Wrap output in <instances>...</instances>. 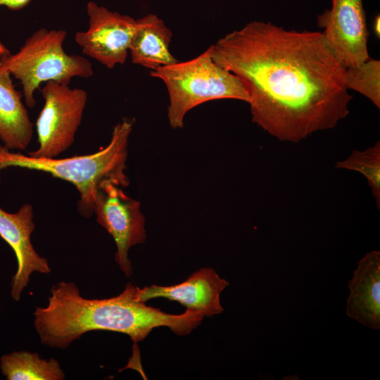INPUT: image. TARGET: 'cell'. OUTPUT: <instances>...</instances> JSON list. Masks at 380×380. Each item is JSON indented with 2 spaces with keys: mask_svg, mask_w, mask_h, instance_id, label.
Segmentation results:
<instances>
[{
  "mask_svg": "<svg viewBox=\"0 0 380 380\" xmlns=\"http://www.w3.org/2000/svg\"><path fill=\"white\" fill-rule=\"evenodd\" d=\"M134 121L124 118L113 127L109 144L96 153L65 158H36L12 152L0 144V172L10 167L39 170L70 182L80 193L78 210L89 218L93 213L100 186L110 181L127 187L129 184L125 170L127 147ZM1 183V177H0Z\"/></svg>",
  "mask_w": 380,
  "mask_h": 380,
  "instance_id": "cell-3",
  "label": "cell"
},
{
  "mask_svg": "<svg viewBox=\"0 0 380 380\" xmlns=\"http://www.w3.org/2000/svg\"><path fill=\"white\" fill-rule=\"evenodd\" d=\"M113 182L103 183L96 195L93 213L97 222L113 238L117 251L115 259L126 277L132 274L128 252L146 240L145 217L140 203L128 196Z\"/></svg>",
  "mask_w": 380,
  "mask_h": 380,
  "instance_id": "cell-7",
  "label": "cell"
},
{
  "mask_svg": "<svg viewBox=\"0 0 380 380\" xmlns=\"http://www.w3.org/2000/svg\"><path fill=\"white\" fill-rule=\"evenodd\" d=\"M379 25H380V18H379V15H376L374 22V33L376 36L378 37H379V35H380Z\"/></svg>",
  "mask_w": 380,
  "mask_h": 380,
  "instance_id": "cell-19",
  "label": "cell"
},
{
  "mask_svg": "<svg viewBox=\"0 0 380 380\" xmlns=\"http://www.w3.org/2000/svg\"><path fill=\"white\" fill-rule=\"evenodd\" d=\"M229 285V282L221 278L215 270L205 267L194 272L186 281L176 285L138 287L137 297L143 303L157 298L177 301L186 309L210 317L224 311L220 296Z\"/></svg>",
  "mask_w": 380,
  "mask_h": 380,
  "instance_id": "cell-11",
  "label": "cell"
},
{
  "mask_svg": "<svg viewBox=\"0 0 380 380\" xmlns=\"http://www.w3.org/2000/svg\"><path fill=\"white\" fill-rule=\"evenodd\" d=\"M11 74L0 70V139L11 150L27 148L33 135V125Z\"/></svg>",
  "mask_w": 380,
  "mask_h": 380,
  "instance_id": "cell-14",
  "label": "cell"
},
{
  "mask_svg": "<svg viewBox=\"0 0 380 380\" xmlns=\"http://www.w3.org/2000/svg\"><path fill=\"white\" fill-rule=\"evenodd\" d=\"M346 87L357 91L380 108V61L369 58L362 64L346 68Z\"/></svg>",
  "mask_w": 380,
  "mask_h": 380,
  "instance_id": "cell-17",
  "label": "cell"
},
{
  "mask_svg": "<svg viewBox=\"0 0 380 380\" xmlns=\"http://www.w3.org/2000/svg\"><path fill=\"white\" fill-rule=\"evenodd\" d=\"M339 169L362 173L367 179L372 194L380 207V143L363 151H353L347 158L336 164Z\"/></svg>",
  "mask_w": 380,
  "mask_h": 380,
  "instance_id": "cell-16",
  "label": "cell"
},
{
  "mask_svg": "<svg viewBox=\"0 0 380 380\" xmlns=\"http://www.w3.org/2000/svg\"><path fill=\"white\" fill-rule=\"evenodd\" d=\"M33 208L25 203L14 213L0 207V236L13 249L18 262L12 277L11 295L18 301L23 289L27 286L33 272L48 274L51 272L48 260L40 256L31 242V234L35 224Z\"/></svg>",
  "mask_w": 380,
  "mask_h": 380,
  "instance_id": "cell-10",
  "label": "cell"
},
{
  "mask_svg": "<svg viewBox=\"0 0 380 380\" xmlns=\"http://www.w3.org/2000/svg\"><path fill=\"white\" fill-rule=\"evenodd\" d=\"M32 0H0V6H4L11 10H20L25 8ZM10 50L0 40V58L11 54Z\"/></svg>",
  "mask_w": 380,
  "mask_h": 380,
  "instance_id": "cell-18",
  "label": "cell"
},
{
  "mask_svg": "<svg viewBox=\"0 0 380 380\" xmlns=\"http://www.w3.org/2000/svg\"><path fill=\"white\" fill-rule=\"evenodd\" d=\"M331 8L317 16L318 26L345 68L358 66L370 58L369 31L362 0H331Z\"/></svg>",
  "mask_w": 380,
  "mask_h": 380,
  "instance_id": "cell-9",
  "label": "cell"
},
{
  "mask_svg": "<svg viewBox=\"0 0 380 380\" xmlns=\"http://www.w3.org/2000/svg\"><path fill=\"white\" fill-rule=\"evenodd\" d=\"M210 47L243 84L253 122L281 141L332 129L349 113L346 68L322 32L255 20Z\"/></svg>",
  "mask_w": 380,
  "mask_h": 380,
  "instance_id": "cell-1",
  "label": "cell"
},
{
  "mask_svg": "<svg viewBox=\"0 0 380 380\" xmlns=\"http://www.w3.org/2000/svg\"><path fill=\"white\" fill-rule=\"evenodd\" d=\"M66 36L63 30L41 28L25 40L17 53L0 58V70L20 82L27 107L34 106V92L43 82L69 84L73 77L93 75L92 64L87 58L64 51Z\"/></svg>",
  "mask_w": 380,
  "mask_h": 380,
  "instance_id": "cell-5",
  "label": "cell"
},
{
  "mask_svg": "<svg viewBox=\"0 0 380 380\" xmlns=\"http://www.w3.org/2000/svg\"><path fill=\"white\" fill-rule=\"evenodd\" d=\"M89 27L77 32L75 42L82 52L109 69L124 64L137 27V19L111 11L94 1L86 6Z\"/></svg>",
  "mask_w": 380,
  "mask_h": 380,
  "instance_id": "cell-8",
  "label": "cell"
},
{
  "mask_svg": "<svg viewBox=\"0 0 380 380\" xmlns=\"http://www.w3.org/2000/svg\"><path fill=\"white\" fill-rule=\"evenodd\" d=\"M346 312L372 329H380V252L372 251L360 260L348 282Z\"/></svg>",
  "mask_w": 380,
  "mask_h": 380,
  "instance_id": "cell-12",
  "label": "cell"
},
{
  "mask_svg": "<svg viewBox=\"0 0 380 380\" xmlns=\"http://www.w3.org/2000/svg\"><path fill=\"white\" fill-rule=\"evenodd\" d=\"M3 375L8 380H63L65 374L58 360H44L38 353L15 351L0 359Z\"/></svg>",
  "mask_w": 380,
  "mask_h": 380,
  "instance_id": "cell-15",
  "label": "cell"
},
{
  "mask_svg": "<svg viewBox=\"0 0 380 380\" xmlns=\"http://www.w3.org/2000/svg\"><path fill=\"white\" fill-rule=\"evenodd\" d=\"M44 106L36 120L39 147L28 155L57 158L73 143L87 102L86 91L53 81L42 89Z\"/></svg>",
  "mask_w": 380,
  "mask_h": 380,
  "instance_id": "cell-6",
  "label": "cell"
},
{
  "mask_svg": "<svg viewBox=\"0 0 380 380\" xmlns=\"http://www.w3.org/2000/svg\"><path fill=\"white\" fill-rule=\"evenodd\" d=\"M137 286L128 283L118 296L103 299L82 297L74 282L61 281L50 289L46 307H37L34 324L42 344L65 349L84 334L106 330L128 335L137 343L159 327L186 335L201 324L198 312L165 313L139 300Z\"/></svg>",
  "mask_w": 380,
  "mask_h": 380,
  "instance_id": "cell-2",
  "label": "cell"
},
{
  "mask_svg": "<svg viewBox=\"0 0 380 380\" xmlns=\"http://www.w3.org/2000/svg\"><path fill=\"white\" fill-rule=\"evenodd\" d=\"M150 75L166 86L167 118L174 129L183 127L187 112L205 102L224 99L250 102L241 81L214 61L210 47L193 59L151 70Z\"/></svg>",
  "mask_w": 380,
  "mask_h": 380,
  "instance_id": "cell-4",
  "label": "cell"
},
{
  "mask_svg": "<svg viewBox=\"0 0 380 380\" xmlns=\"http://www.w3.org/2000/svg\"><path fill=\"white\" fill-rule=\"evenodd\" d=\"M172 31L154 14L137 19L129 52L132 61L151 70L178 62L170 51Z\"/></svg>",
  "mask_w": 380,
  "mask_h": 380,
  "instance_id": "cell-13",
  "label": "cell"
}]
</instances>
